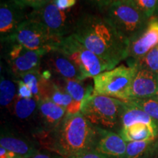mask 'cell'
<instances>
[{"label":"cell","mask_w":158,"mask_h":158,"mask_svg":"<svg viewBox=\"0 0 158 158\" xmlns=\"http://www.w3.org/2000/svg\"><path fill=\"white\" fill-rule=\"evenodd\" d=\"M73 35L110 69L127 59L130 41L117 30L106 15H81L77 21Z\"/></svg>","instance_id":"6da1fadb"},{"label":"cell","mask_w":158,"mask_h":158,"mask_svg":"<svg viewBox=\"0 0 158 158\" xmlns=\"http://www.w3.org/2000/svg\"><path fill=\"white\" fill-rule=\"evenodd\" d=\"M98 130L83 114H67L54 130L53 147L64 158H70L94 149Z\"/></svg>","instance_id":"7a4b0ae2"},{"label":"cell","mask_w":158,"mask_h":158,"mask_svg":"<svg viewBox=\"0 0 158 158\" xmlns=\"http://www.w3.org/2000/svg\"><path fill=\"white\" fill-rule=\"evenodd\" d=\"M94 86H89L83 100L81 113L92 124L107 129H115L121 125L123 100L93 94ZM121 130V129H120Z\"/></svg>","instance_id":"3957f363"},{"label":"cell","mask_w":158,"mask_h":158,"mask_svg":"<svg viewBox=\"0 0 158 158\" xmlns=\"http://www.w3.org/2000/svg\"><path fill=\"white\" fill-rule=\"evenodd\" d=\"M137 68L120 65L105 71L93 78V94L127 101L130 100V88Z\"/></svg>","instance_id":"277c9868"},{"label":"cell","mask_w":158,"mask_h":158,"mask_svg":"<svg viewBox=\"0 0 158 158\" xmlns=\"http://www.w3.org/2000/svg\"><path fill=\"white\" fill-rule=\"evenodd\" d=\"M56 49L68 57L86 78H94L105 71L111 70L100 57L84 46L73 34L61 39Z\"/></svg>","instance_id":"5b68a950"},{"label":"cell","mask_w":158,"mask_h":158,"mask_svg":"<svg viewBox=\"0 0 158 158\" xmlns=\"http://www.w3.org/2000/svg\"><path fill=\"white\" fill-rule=\"evenodd\" d=\"M106 10V16L129 41L137 37L145 29L149 20L130 0H119Z\"/></svg>","instance_id":"8992f818"},{"label":"cell","mask_w":158,"mask_h":158,"mask_svg":"<svg viewBox=\"0 0 158 158\" xmlns=\"http://www.w3.org/2000/svg\"><path fill=\"white\" fill-rule=\"evenodd\" d=\"M59 42L49 34L42 23L28 15L7 43H17L29 50L51 52L56 49Z\"/></svg>","instance_id":"52a82bcc"},{"label":"cell","mask_w":158,"mask_h":158,"mask_svg":"<svg viewBox=\"0 0 158 158\" xmlns=\"http://www.w3.org/2000/svg\"><path fill=\"white\" fill-rule=\"evenodd\" d=\"M29 15L42 23L49 34L58 40L73 34L78 21L73 19L68 10L59 9L53 0L44 7L34 10Z\"/></svg>","instance_id":"ba28073f"},{"label":"cell","mask_w":158,"mask_h":158,"mask_svg":"<svg viewBox=\"0 0 158 158\" xmlns=\"http://www.w3.org/2000/svg\"><path fill=\"white\" fill-rule=\"evenodd\" d=\"M10 48L6 56L10 73L19 78L22 75L40 69L43 59L48 51H33L17 43H9Z\"/></svg>","instance_id":"9c48e42d"},{"label":"cell","mask_w":158,"mask_h":158,"mask_svg":"<svg viewBox=\"0 0 158 158\" xmlns=\"http://www.w3.org/2000/svg\"><path fill=\"white\" fill-rule=\"evenodd\" d=\"M158 45V18H150L145 29L130 41L127 64L133 66L136 62Z\"/></svg>","instance_id":"30bf717a"},{"label":"cell","mask_w":158,"mask_h":158,"mask_svg":"<svg viewBox=\"0 0 158 158\" xmlns=\"http://www.w3.org/2000/svg\"><path fill=\"white\" fill-rule=\"evenodd\" d=\"M26 7L16 0H7L0 6V35L2 43H7L22 23L28 19Z\"/></svg>","instance_id":"8fae6325"},{"label":"cell","mask_w":158,"mask_h":158,"mask_svg":"<svg viewBox=\"0 0 158 158\" xmlns=\"http://www.w3.org/2000/svg\"><path fill=\"white\" fill-rule=\"evenodd\" d=\"M44 58L48 67L47 69L53 75H56L57 78L78 81H84L86 79L76 65L57 49L51 51L45 55Z\"/></svg>","instance_id":"7c38bea8"},{"label":"cell","mask_w":158,"mask_h":158,"mask_svg":"<svg viewBox=\"0 0 158 158\" xmlns=\"http://www.w3.org/2000/svg\"><path fill=\"white\" fill-rule=\"evenodd\" d=\"M97 130L98 136L94 149L106 157L124 158L127 149V142L124 138L104 128L97 127Z\"/></svg>","instance_id":"4fadbf2b"},{"label":"cell","mask_w":158,"mask_h":158,"mask_svg":"<svg viewBox=\"0 0 158 158\" xmlns=\"http://www.w3.org/2000/svg\"><path fill=\"white\" fill-rule=\"evenodd\" d=\"M157 87V74L147 69L137 68L130 88L129 100L153 98Z\"/></svg>","instance_id":"5bb4252c"},{"label":"cell","mask_w":158,"mask_h":158,"mask_svg":"<svg viewBox=\"0 0 158 158\" xmlns=\"http://www.w3.org/2000/svg\"><path fill=\"white\" fill-rule=\"evenodd\" d=\"M38 111L47 127L56 129L64 119L67 110L49 99H43L38 102Z\"/></svg>","instance_id":"9a60e30c"},{"label":"cell","mask_w":158,"mask_h":158,"mask_svg":"<svg viewBox=\"0 0 158 158\" xmlns=\"http://www.w3.org/2000/svg\"><path fill=\"white\" fill-rule=\"evenodd\" d=\"M138 123L149 124L157 130L155 122L143 110L132 102L123 100V110L121 118L122 128L129 127Z\"/></svg>","instance_id":"2e32d148"},{"label":"cell","mask_w":158,"mask_h":158,"mask_svg":"<svg viewBox=\"0 0 158 158\" xmlns=\"http://www.w3.org/2000/svg\"><path fill=\"white\" fill-rule=\"evenodd\" d=\"M63 82V87L67 92L72 97L73 102L67 108V114H76L81 112V107L83 100L86 96L89 86L85 87L84 81L73 80V79H61Z\"/></svg>","instance_id":"e0dca14e"},{"label":"cell","mask_w":158,"mask_h":158,"mask_svg":"<svg viewBox=\"0 0 158 158\" xmlns=\"http://www.w3.org/2000/svg\"><path fill=\"white\" fill-rule=\"evenodd\" d=\"M120 135L126 142L147 141L158 136V130L149 124L138 123L127 128H122Z\"/></svg>","instance_id":"ac0fdd59"},{"label":"cell","mask_w":158,"mask_h":158,"mask_svg":"<svg viewBox=\"0 0 158 158\" xmlns=\"http://www.w3.org/2000/svg\"><path fill=\"white\" fill-rule=\"evenodd\" d=\"M158 152V138L147 141L127 142L124 158H149Z\"/></svg>","instance_id":"d6986e66"},{"label":"cell","mask_w":158,"mask_h":158,"mask_svg":"<svg viewBox=\"0 0 158 158\" xmlns=\"http://www.w3.org/2000/svg\"><path fill=\"white\" fill-rule=\"evenodd\" d=\"M0 145L7 151L14 153L23 158H29L36 153L27 142L13 136H2Z\"/></svg>","instance_id":"ffe728a7"},{"label":"cell","mask_w":158,"mask_h":158,"mask_svg":"<svg viewBox=\"0 0 158 158\" xmlns=\"http://www.w3.org/2000/svg\"><path fill=\"white\" fill-rule=\"evenodd\" d=\"M18 94L17 80H12L9 77L1 74L0 81V103L2 107H9L15 102Z\"/></svg>","instance_id":"44dd1931"},{"label":"cell","mask_w":158,"mask_h":158,"mask_svg":"<svg viewBox=\"0 0 158 158\" xmlns=\"http://www.w3.org/2000/svg\"><path fill=\"white\" fill-rule=\"evenodd\" d=\"M15 115L20 119H27L34 114L37 109H38V102L35 99L20 98L17 97L14 105Z\"/></svg>","instance_id":"7402d4cb"},{"label":"cell","mask_w":158,"mask_h":158,"mask_svg":"<svg viewBox=\"0 0 158 158\" xmlns=\"http://www.w3.org/2000/svg\"><path fill=\"white\" fill-rule=\"evenodd\" d=\"M48 99L58 106L64 108L66 110L73 102L72 97L67 92L64 88L60 85L57 84L54 80H53L52 85L49 90Z\"/></svg>","instance_id":"603a6c76"},{"label":"cell","mask_w":158,"mask_h":158,"mask_svg":"<svg viewBox=\"0 0 158 158\" xmlns=\"http://www.w3.org/2000/svg\"><path fill=\"white\" fill-rule=\"evenodd\" d=\"M141 108L155 122L158 130V100L153 98L127 100Z\"/></svg>","instance_id":"cb8c5ba5"},{"label":"cell","mask_w":158,"mask_h":158,"mask_svg":"<svg viewBox=\"0 0 158 158\" xmlns=\"http://www.w3.org/2000/svg\"><path fill=\"white\" fill-rule=\"evenodd\" d=\"M131 67L147 69L158 75V45Z\"/></svg>","instance_id":"d4e9b609"},{"label":"cell","mask_w":158,"mask_h":158,"mask_svg":"<svg viewBox=\"0 0 158 158\" xmlns=\"http://www.w3.org/2000/svg\"><path fill=\"white\" fill-rule=\"evenodd\" d=\"M130 1L148 19L155 16L157 9V0H130Z\"/></svg>","instance_id":"484cf974"},{"label":"cell","mask_w":158,"mask_h":158,"mask_svg":"<svg viewBox=\"0 0 158 158\" xmlns=\"http://www.w3.org/2000/svg\"><path fill=\"white\" fill-rule=\"evenodd\" d=\"M17 84H18L17 97H19L20 98H24V99L34 98L30 88H29L24 82L22 81L21 80H17Z\"/></svg>","instance_id":"4316f807"},{"label":"cell","mask_w":158,"mask_h":158,"mask_svg":"<svg viewBox=\"0 0 158 158\" xmlns=\"http://www.w3.org/2000/svg\"><path fill=\"white\" fill-rule=\"evenodd\" d=\"M26 7H31L33 10L40 9L44 7L52 0H16Z\"/></svg>","instance_id":"83f0119b"},{"label":"cell","mask_w":158,"mask_h":158,"mask_svg":"<svg viewBox=\"0 0 158 158\" xmlns=\"http://www.w3.org/2000/svg\"><path fill=\"white\" fill-rule=\"evenodd\" d=\"M59 9L67 10L76 5L77 0H53Z\"/></svg>","instance_id":"f1b7e54d"},{"label":"cell","mask_w":158,"mask_h":158,"mask_svg":"<svg viewBox=\"0 0 158 158\" xmlns=\"http://www.w3.org/2000/svg\"><path fill=\"white\" fill-rule=\"evenodd\" d=\"M70 158H107V157L101 153L98 152L95 149H91L89 151L79 154V155Z\"/></svg>","instance_id":"f546056e"},{"label":"cell","mask_w":158,"mask_h":158,"mask_svg":"<svg viewBox=\"0 0 158 158\" xmlns=\"http://www.w3.org/2000/svg\"><path fill=\"white\" fill-rule=\"evenodd\" d=\"M92 1L100 9L107 10L112 5H114V3L119 1V0H92Z\"/></svg>","instance_id":"4dcf8cb0"},{"label":"cell","mask_w":158,"mask_h":158,"mask_svg":"<svg viewBox=\"0 0 158 158\" xmlns=\"http://www.w3.org/2000/svg\"><path fill=\"white\" fill-rule=\"evenodd\" d=\"M29 158H51L50 156L41 153H35Z\"/></svg>","instance_id":"1f68e13d"},{"label":"cell","mask_w":158,"mask_h":158,"mask_svg":"<svg viewBox=\"0 0 158 158\" xmlns=\"http://www.w3.org/2000/svg\"><path fill=\"white\" fill-rule=\"evenodd\" d=\"M0 158H10L8 156V154H7V153L5 154V155H0Z\"/></svg>","instance_id":"d6a6232c"},{"label":"cell","mask_w":158,"mask_h":158,"mask_svg":"<svg viewBox=\"0 0 158 158\" xmlns=\"http://www.w3.org/2000/svg\"><path fill=\"white\" fill-rule=\"evenodd\" d=\"M153 98H155V99H156V100H158V87H157V92H156L155 95L153 97Z\"/></svg>","instance_id":"836d02e7"},{"label":"cell","mask_w":158,"mask_h":158,"mask_svg":"<svg viewBox=\"0 0 158 158\" xmlns=\"http://www.w3.org/2000/svg\"><path fill=\"white\" fill-rule=\"evenodd\" d=\"M158 1V0H157ZM158 14V4H157V12H156V13H155V15H157Z\"/></svg>","instance_id":"e575fe53"},{"label":"cell","mask_w":158,"mask_h":158,"mask_svg":"<svg viewBox=\"0 0 158 158\" xmlns=\"http://www.w3.org/2000/svg\"><path fill=\"white\" fill-rule=\"evenodd\" d=\"M155 158H158V152H157V155H156L155 157Z\"/></svg>","instance_id":"d590c367"},{"label":"cell","mask_w":158,"mask_h":158,"mask_svg":"<svg viewBox=\"0 0 158 158\" xmlns=\"http://www.w3.org/2000/svg\"><path fill=\"white\" fill-rule=\"evenodd\" d=\"M155 16H156V17H157V18H158V14H157V15H155Z\"/></svg>","instance_id":"8d00e7d4"}]
</instances>
